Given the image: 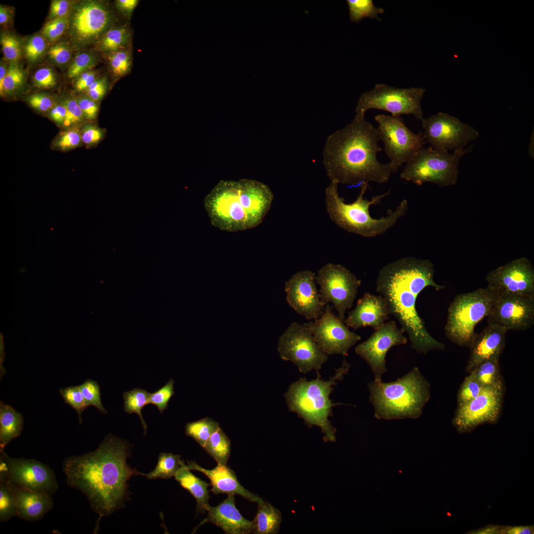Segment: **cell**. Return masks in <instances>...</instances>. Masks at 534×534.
Masks as SVG:
<instances>
[{"mask_svg": "<svg viewBox=\"0 0 534 534\" xmlns=\"http://www.w3.org/2000/svg\"><path fill=\"white\" fill-rule=\"evenodd\" d=\"M96 79L95 72L86 71L76 78L74 85L75 89L79 92L87 90Z\"/></svg>", "mask_w": 534, "mask_h": 534, "instance_id": "57", "label": "cell"}, {"mask_svg": "<svg viewBox=\"0 0 534 534\" xmlns=\"http://www.w3.org/2000/svg\"><path fill=\"white\" fill-rule=\"evenodd\" d=\"M180 486L187 490L196 500L197 513H204L210 507L208 487L210 485L190 472L184 463L174 476Z\"/></svg>", "mask_w": 534, "mask_h": 534, "instance_id": "28", "label": "cell"}, {"mask_svg": "<svg viewBox=\"0 0 534 534\" xmlns=\"http://www.w3.org/2000/svg\"><path fill=\"white\" fill-rule=\"evenodd\" d=\"M79 106L86 119L92 120L96 118L98 111V105L88 96H80L76 98Z\"/></svg>", "mask_w": 534, "mask_h": 534, "instance_id": "56", "label": "cell"}, {"mask_svg": "<svg viewBox=\"0 0 534 534\" xmlns=\"http://www.w3.org/2000/svg\"><path fill=\"white\" fill-rule=\"evenodd\" d=\"M327 304L321 315L312 321L304 323L312 334L321 350L327 355H348L350 348L361 339L351 331Z\"/></svg>", "mask_w": 534, "mask_h": 534, "instance_id": "17", "label": "cell"}, {"mask_svg": "<svg viewBox=\"0 0 534 534\" xmlns=\"http://www.w3.org/2000/svg\"><path fill=\"white\" fill-rule=\"evenodd\" d=\"M347 2L352 22H358L365 18L379 19L378 14L384 11L383 8L375 6L372 0H347Z\"/></svg>", "mask_w": 534, "mask_h": 534, "instance_id": "37", "label": "cell"}, {"mask_svg": "<svg viewBox=\"0 0 534 534\" xmlns=\"http://www.w3.org/2000/svg\"><path fill=\"white\" fill-rule=\"evenodd\" d=\"M187 467L205 474L210 480L211 491L215 494H238L257 504L264 501L258 495L245 489L238 482L235 472L226 465L218 464L214 468L205 469L193 461H187Z\"/></svg>", "mask_w": 534, "mask_h": 534, "instance_id": "26", "label": "cell"}, {"mask_svg": "<svg viewBox=\"0 0 534 534\" xmlns=\"http://www.w3.org/2000/svg\"><path fill=\"white\" fill-rule=\"evenodd\" d=\"M130 445L108 434L95 450L66 457L62 471L67 484L83 492L100 517L121 508L128 494V482L140 473L127 463Z\"/></svg>", "mask_w": 534, "mask_h": 534, "instance_id": "1", "label": "cell"}, {"mask_svg": "<svg viewBox=\"0 0 534 534\" xmlns=\"http://www.w3.org/2000/svg\"><path fill=\"white\" fill-rule=\"evenodd\" d=\"M508 330L500 326L488 324L477 334L469 347L470 354L465 370L470 373L482 362L494 357H500L505 345Z\"/></svg>", "mask_w": 534, "mask_h": 534, "instance_id": "24", "label": "cell"}, {"mask_svg": "<svg viewBox=\"0 0 534 534\" xmlns=\"http://www.w3.org/2000/svg\"><path fill=\"white\" fill-rule=\"evenodd\" d=\"M69 24V16L49 20L42 29V34L49 41H54L60 37Z\"/></svg>", "mask_w": 534, "mask_h": 534, "instance_id": "47", "label": "cell"}, {"mask_svg": "<svg viewBox=\"0 0 534 534\" xmlns=\"http://www.w3.org/2000/svg\"><path fill=\"white\" fill-rule=\"evenodd\" d=\"M138 3L137 0H119L117 1L118 6L126 11L133 10Z\"/></svg>", "mask_w": 534, "mask_h": 534, "instance_id": "62", "label": "cell"}, {"mask_svg": "<svg viewBox=\"0 0 534 534\" xmlns=\"http://www.w3.org/2000/svg\"><path fill=\"white\" fill-rule=\"evenodd\" d=\"M16 516L15 487L5 479L0 478V522H6Z\"/></svg>", "mask_w": 534, "mask_h": 534, "instance_id": "36", "label": "cell"}, {"mask_svg": "<svg viewBox=\"0 0 534 534\" xmlns=\"http://www.w3.org/2000/svg\"><path fill=\"white\" fill-rule=\"evenodd\" d=\"M350 364L344 358L342 365L335 369L328 380L321 379L319 373L314 379L300 378L292 383L284 394L288 410L302 418L308 427L320 428L324 440L336 441V428L329 418L333 415V407L341 403H334L330 396L334 387L341 381L350 370Z\"/></svg>", "mask_w": 534, "mask_h": 534, "instance_id": "6", "label": "cell"}, {"mask_svg": "<svg viewBox=\"0 0 534 534\" xmlns=\"http://www.w3.org/2000/svg\"><path fill=\"white\" fill-rule=\"evenodd\" d=\"M79 386L87 406H93L100 412L103 414L107 413L102 403L100 387L97 382L87 379Z\"/></svg>", "mask_w": 534, "mask_h": 534, "instance_id": "39", "label": "cell"}, {"mask_svg": "<svg viewBox=\"0 0 534 534\" xmlns=\"http://www.w3.org/2000/svg\"><path fill=\"white\" fill-rule=\"evenodd\" d=\"M277 349L282 359L293 363L303 374L312 370L319 373L328 357L310 330L296 322L291 323L280 336Z\"/></svg>", "mask_w": 534, "mask_h": 534, "instance_id": "11", "label": "cell"}, {"mask_svg": "<svg viewBox=\"0 0 534 534\" xmlns=\"http://www.w3.org/2000/svg\"><path fill=\"white\" fill-rule=\"evenodd\" d=\"M421 121L425 142L440 150L449 152L464 149L479 135L473 127L446 113L438 112Z\"/></svg>", "mask_w": 534, "mask_h": 534, "instance_id": "15", "label": "cell"}, {"mask_svg": "<svg viewBox=\"0 0 534 534\" xmlns=\"http://www.w3.org/2000/svg\"><path fill=\"white\" fill-rule=\"evenodd\" d=\"M179 455L161 452L158 456L157 464L154 469L148 474L140 473L149 479H170L175 476L184 463Z\"/></svg>", "mask_w": 534, "mask_h": 534, "instance_id": "33", "label": "cell"}, {"mask_svg": "<svg viewBox=\"0 0 534 534\" xmlns=\"http://www.w3.org/2000/svg\"><path fill=\"white\" fill-rule=\"evenodd\" d=\"M24 78L22 70L13 63L7 69L2 87L0 89V95L10 94L16 90L22 85Z\"/></svg>", "mask_w": 534, "mask_h": 534, "instance_id": "43", "label": "cell"}, {"mask_svg": "<svg viewBox=\"0 0 534 534\" xmlns=\"http://www.w3.org/2000/svg\"><path fill=\"white\" fill-rule=\"evenodd\" d=\"M81 142V131L73 126L61 132L54 139L53 145L58 149L66 151L77 147Z\"/></svg>", "mask_w": 534, "mask_h": 534, "instance_id": "41", "label": "cell"}, {"mask_svg": "<svg viewBox=\"0 0 534 534\" xmlns=\"http://www.w3.org/2000/svg\"><path fill=\"white\" fill-rule=\"evenodd\" d=\"M434 276V265L430 260L406 257L384 266L376 279V291L385 299L390 314L397 319L411 348L420 354L445 349L427 330L416 307L417 298L425 288L431 286L437 291L445 288L435 282Z\"/></svg>", "mask_w": 534, "mask_h": 534, "instance_id": "2", "label": "cell"}, {"mask_svg": "<svg viewBox=\"0 0 534 534\" xmlns=\"http://www.w3.org/2000/svg\"><path fill=\"white\" fill-rule=\"evenodd\" d=\"M503 526L490 525L473 531V534H502Z\"/></svg>", "mask_w": 534, "mask_h": 534, "instance_id": "61", "label": "cell"}, {"mask_svg": "<svg viewBox=\"0 0 534 534\" xmlns=\"http://www.w3.org/2000/svg\"><path fill=\"white\" fill-rule=\"evenodd\" d=\"M0 478L13 486L53 494L58 489L54 471L34 459L12 458L0 452Z\"/></svg>", "mask_w": 534, "mask_h": 534, "instance_id": "13", "label": "cell"}, {"mask_svg": "<svg viewBox=\"0 0 534 534\" xmlns=\"http://www.w3.org/2000/svg\"><path fill=\"white\" fill-rule=\"evenodd\" d=\"M258 510L253 521V534H275L278 533L282 516L280 511L264 500L258 504Z\"/></svg>", "mask_w": 534, "mask_h": 534, "instance_id": "30", "label": "cell"}, {"mask_svg": "<svg viewBox=\"0 0 534 534\" xmlns=\"http://www.w3.org/2000/svg\"><path fill=\"white\" fill-rule=\"evenodd\" d=\"M0 42L5 58L13 63L18 61L21 55V48L16 38L10 34L2 33Z\"/></svg>", "mask_w": 534, "mask_h": 534, "instance_id": "46", "label": "cell"}, {"mask_svg": "<svg viewBox=\"0 0 534 534\" xmlns=\"http://www.w3.org/2000/svg\"><path fill=\"white\" fill-rule=\"evenodd\" d=\"M46 47L44 37L40 35L32 37L24 46V53L29 61L34 62L38 61L44 54Z\"/></svg>", "mask_w": 534, "mask_h": 534, "instance_id": "49", "label": "cell"}, {"mask_svg": "<svg viewBox=\"0 0 534 534\" xmlns=\"http://www.w3.org/2000/svg\"><path fill=\"white\" fill-rule=\"evenodd\" d=\"M368 387L379 419L417 418L430 397V385L417 367L395 381L374 380Z\"/></svg>", "mask_w": 534, "mask_h": 534, "instance_id": "7", "label": "cell"}, {"mask_svg": "<svg viewBox=\"0 0 534 534\" xmlns=\"http://www.w3.org/2000/svg\"><path fill=\"white\" fill-rule=\"evenodd\" d=\"M499 358L494 357L486 360L470 373L484 387L505 386L500 371Z\"/></svg>", "mask_w": 534, "mask_h": 534, "instance_id": "31", "label": "cell"}, {"mask_svg": "<svg viewBox=\"0 0 534 534\" xmlns=\"http://www.w3.org/2000/svg\"><path fill=\"white\" fill-rule=\"evenodd\" d=\"M24 423L23 415L11 405L0 403V452L13 439L21 434Z\"/></svg>", "mask_w": 534, "mask_h": 534, "instance_id": "29", "label": "cell"}, {"mask_svg": "<svg viewBox=\"0 0 534 534\" xmlns=\"http://www.w3.org/2000/svg\"><path fill=\"white\" fill-rule=\"evenodd\" d=\"M505 386H485L475 398L457 405L452 424L459 433H470L485 423L495 424L500 416Z\"/></svg>", "mask_w": 534, "mask_h": 534, "instance_id": "16", "label": "cell"}, {"mask_svg": "<svg viewBox=\"0 0 534 534\" xmlns=\"http://www.w3.org/2000/svg\"><path fill=\"white\" fill-rule=\"evenodd\" d=\"M203 448L218 464L226 465L230 453V441L220 427L211 436Z\"/></svg>", "mask_w": 534, "mask_h": 534, "instance_id": "32", "label": "cell"}, {"mask_svg": "<svg viewBox=\"0 0 534 534\" xmlns=\"http://www.w3.org/2000/svg\"><path fill=\"white\" fill-rule=\"evenodd\" d=\"M66 108V116L63 126L70 128L83 122L85 118L78 103L77 98L68 97L61 101Z\"/></svg>", "mask_w": 534, "mask_h": 534, "instance_id": "48", "label": "cell"}, {"mask_svg": "<svg viewBox=\"0 0 534 534\" xmlns=\"http://www.w3.org/2000/svg\"><path fill=\"white\" fill-rule=\"evenodd\" d=\"M488 324L509 330H525L534 324V295L498 292L487 316Z\"/></svg>", "mask_w": 534, "mask_h": 534, "instance_id": "19", "label": "cell"}, {"mask_svg": "<svg viewBox=\"0 0 534 534\" xmlns=\"http://www.w3.org/2000/svg\"><path fill=\"white\" fill-rule=\"evenodd\" d=\"M65 402L74 409L78 414L80 424L82 423V414L87 408L79 386H69L59 390Z\"/></svg>", "mask_w": 534, "mask_h": 534, "instance_id": "40", "label": "cell"}, {"mask_svg": "<svg viewBox=\"0 0 534 534\" xmlns=\"http://www.w3.org/2000/svg\"><path fill=\"white\" fill-rule=\"evenodd\" d=\"M470 148L452 153L430 146L419 150L406 163L400 177L416 185L429 182L441 187L456 184L460 159Z\"/></svg>", "mask_w": 534, "mask_h": 534, "instance_id": "9", "label": "cell"}, {"mask_svg": "<svg viewBox=\"0 0 534 534\" xmlns=\"http://www.w3.org/2000/svg\"><path fill=\"white\" fill-rule=\"evenodd\" d=\"M484 387L474 375L469 373L465 378L458 390L457 395V405L467 403L477 397L481 393Z\"/></svg>", "mask_w": 534, "mask_h": 534, "instance_id": "38", "label": "cell"}, {"mask_svg": "<svg viewBox=\"0 0 534 534\" xmlns=\"http://www.w3.org/2000/svg\"><path fill=\"white\" fill-rule=\"evenodd\" d=\"M316 274L306 269L293 275L285 283L286 299L299 314L311 320L318 318L325 306L315 284Z\"/></svg>", "mask_w": 534, "mask_h": 534, "instance_id": "21", "label": "cell"}, {"mask_svg": "<svg viewBox=\"0 0 534 534\" xmlns=\"http://www.w3.org/2000/svg\"><path fill=\"white\" fill-rule=\"evenodd\" d=\"M374 119L384 151L390 163L397 168L406 163L425 143L422 133L415 134L400 116L377 115Z\"/></svg>", "mask_w": 534, "mask_h": 534, "instance_id": "14", "label": "cell"}, {"mask_svg": "<svg viewBox=\"0 0 534 534\" xmlns=\"http://www.w3.org/2000/svg\"><path fill=\"white\" fill-rule=\"evenodd\" d=\"M17 516L28 521L41 519L53 506L52 494L15 487Z\"/></svg>", "mask_w": 534, "mask_h": 534, "instance_id": "27", "label": "cell"}, {"mask_svg": "<svg viewBox=\"0 0 534 534\" xmlns=\"http://www.w3.org/2000/svg\"><path fill=\"white\" fill-rule=\"evenodd\" d=\"M220 427L219 424L206 417L188 423L185 427L186 435L192 438L202 447L211 436Z\"/></svg>", "mask_w": 534, "mask_h": 534, "instance_id": "35", "label": "cell"}, {"mask_svg": "<svg viewBox=\"0 0 534 534\" xmlns=\"http://www.w3.org/2000/svg\"><path fill=\"white\" fill-rule=\"evenodd\" d=\"M106 86L93 90H87V95L94 101L100 100L105 94Z\"/></svg>", "mask_w": 534, "mask_h": 534, "instance_id": "60", "label": "cell"}, {"mask_svg": "<svg viewBox=\"0 0 534 534\" xmlns=\"http://www.w3.org/2000/svg\"><path fill=\"white\" fill-rule=\"evenodd\" d=\"M35 85L40 88L50 89L56 85V79L51 69L47 67L38 70L34 75Z\"/></svg>", "mask_w": 534, "mask_h": 534, "instance_id": "53", "label": "cell"}, {"mask_svg": "<svg viewBox=\"0 0 534 534\" xmlns=\"http://www.w3.org/2000/svg\"><path fill=\"white\" fill-rule=\"evenodd\" d=\"M323 304L332 303L339 318L344 321L346 311L353 306L361 281L340 264L329 263L320 268L315 276Z\"/></svg>", "mask_w": 534, "mask_h": 534, "instance_id": "12", "label": "cell"}, {"mask_svg": "<svg viewBox=\"0 0 534 534\" xmlns=\"http://www.w3.org/2000/svg\"><path fill=\"white\" fill-rule=\"evenodd\" d=\"M109 61L113 72L117 75H123L129 69L130 57L128 52L126 51H115L110 56Z\"/></svg>", "mask_w": 534, "mask_h": 534, "instance_id": "50", "label": "cell"}, {"mask_svg": "<svg viewBox=\"0 0 534 534\" xmlns=\"http://www.w3.org/2000/svg\"><path fill=\"white\" fill-rule=\"evenodd\" d=\"M365 113H356L353 121L330 135L325 144L323 163L331 180L350 187L363 182L384 183L399 169L390 162L377 160L382 150L377 128L365 120Z\"/></svg>", "mask_w": 534, "mask_h": 534, "instance_id": "3", "label": "cell"}, {"mask_svg": "<svg viewBox=\"0 0 534 534\" xmlns=\"http://www.w3.org/2000/svg\"><path fill=\"white\" fill-rule=\"evenodd\" d=\"M11 12L9 8L0 5V24L3 25L9 22L11 18Z\"/></svg>", "mask_w": 534, "mask_h": 534, "instance_id": "63", "label": "cell"}, {"mask_svg": "<svg viewBox=\"0 0 534 534\" xmlns=\"http://www.w3.org/2000/svg\"><path fill=\"white\" fill-rule=\"evenodd\" d=\"M404 332L401 328L397 326L395 321L391 320L375 330L366 340L356 347V353L370 366L374 373V380H381L383 374L387 371L386 356L390 349L407 342Z\"/></svg>", "mask_w": 534, "mask_h": 534, "instance_id": "20", "label": "cell"}, {"mask_svg": "<svg viewBox=\"0 0 534 534\" xmlns=\"http://www.w3.org/2000/svg\"><path fill=\"white\" fill-rule=\"evenodd\" d=\"M96 63L95 57L88 52L77 54L68 68L67 76L69 79L77 78L81 74L89 71Z\"/></svg>", "mask_w": 534, "mask_h": 534, "instance_id": "42", "label": "cell"}, {"mask_svg": "<svg viewBox=\"0 0 534 534\" xmlns=\"http://www.w3.org/2000/svg\"><path fill=\"white\" fill-rule=\"evenodd\" d=\"M533 532L534 528L532 526H503L502 534H533Z\"/></svg>", "mask_w": 534, "mask_h": 534, "instance_id": "59", "label": "cell"}, {"mask_svg": "<svg viewBox=\"0 0 534 534\" xmlns=\"http://www.w3.org/2000/svg\"><path fill=\"white\" fill-rule=\"evenodd\" d=\"M497 295V291L488 286L457 295L448 309L445 326L447 339L469 348L476 335L475 326L489 315Z\"/></svg>", "mask_w": 534, "mask_h": 534, "instance_id": "8", "label": "cell"}, {"mask_svg": "<svg viewBox=\"0 0 534 534\" xmlns=\"http://www.w3.org/2000/svg\"><path fill=\"white\" fill-rule=\"evenodd\" d=\"M149 395L150 393L140 388H134L123 394L125 411L129 414L135 413L138 415L144 434L147 431V425L143 418L142 410L149 404Z\"/></svg>", "mask_w": 534, "mask_h": 534, "instance_id": "34", "label": "cell"}, {"mask_svg": "<svg viewBox=\"0 0 534 534\" xmlns=\"http://www.w3.org/2000/svg\"><path fill=\"white\" fill-rule=\"evenodd\" d=\"M72 5L69 0H52L50 4L49 12L48 18L49 20L69 16Z\"/></svg>", "mask_w": 534, "mask_h": 534, "instance_id": "54", "label": "cell"}, {"mask_svg": "<svg viewBox=\"0 0 534 534\" xmlns=\"http://www.w3.org/2000/svg\"><path fill=\"white\" fill-rule=\"evenodd\" d=\"M127 38V30L124 28H117L108 31L103 37L100 47L103 50L116 51L125 43Z\"/></svg>", "mask_w": 534, "mask_h": 534, "instance_id": "44", "label": "cell"}, {"mask_svg": "<svg viewBox=\"0 0 534 534\" xmlns=\"http://www.w3.org/2000/svg\"><path fill=\"white\" fill-rule=\"evenodd\" d=\"M110 22V13L101 3L78 2L72 5L69 16L68 36L75 45H83L101 35Z\"/></svg>", "mask_w": 534, "mask_h": 534, "instance_id": "18", "label": "cell"}, {"mask_svg": "<svg viewBox=\"0 0 534 534\" xmlns=\"http://www.w3.org/2000/svg\"><path fill=\"white\" fill-rule=\"evenodd\" d=\"M27 101L32 107L43 113L49 112L56 105L50 96L44 93L32 94L28 97Z\"/></svg>", "mask_w": 534, "mask_h": 534, "instance_id": "52", "label": "cell"}, {"mask_svg": "<svg viewBox=\"0 0 534 534\" xmlns=\"http://www.w3.org/2000/svg\"><path fill=\"white\" fill-rule=\"evenodd\" d=\"M338 186V182L331 181L325 189L326 210L331 220L349 232L364 237L379 236L393 227L408 210V201L403 199L394 211L388 210L386 217L374 219L370 215L369 207L380 204L382 200L390 194V190L368 200L364 198L369 187L368 183L363 182L360 185V192L356 200L352 203H346L339 195Z\"/></svg>", "mask_w": 534, "mask_h": 534, "instance_id": "5", "label": "cell"}, {"mask_svg": "<svg viewBox=\"0 0 534 534\" xmlns=\"http://www.w3.org/2000/svg\"><path fill=\"white\" fill-rule=\"evenodd\" d=\"M81 134L82 142L86 145H92L101 139L103 133L96 126L87 125L81 131Z\"/></svg>", "mask_w": 534, "mask_h": 534, "instance_id": "55", "label": "cell"}, {"mask_svg": "<svg viewBox=\"0 0 534 534\" xmlns=\"http://www.w3.org/2000/svg\"><path fill=\"white\" fill-rule=\"evenodd\" d=\"M7 69L3 62H0V89L2 87L4 79L5 77Z\"/></svg>", "mask_w": 534, "mask_h": 534, "instance_id": "64", "label": "cell"}, {"mask_svg": "<svg viewBox=\"0 0 534 534\" xmlns=\"http://www.w3.org/2000/svg\"><path fill=\"white\" fill-rule=\"evenodd\" d=\"M174 381L170 379L162 387L153 393H150L149 404L155 405L162 413L168 408V403L174 395Z\"/></svg>", "mask_w": 534, "mask_h": 534, "instance_id": "45", "label": "cell"}, {"mask_svg": "<svg viewBox=\"0 0 534 534\" xmlns=\"http://www.w3.org/2000/svg\"><path fill=\"white\" fill-rule=\"evenodd\" d=\"M49 58L55 63L64 65L67 63L71 58V50L69 46L64 43H58L51 46L48 51Z\"/></svg>", "mask_w": 534, "mask_h": 534, "instance_id": "51", "label": "cell"}, {"mask_svg": "<svg viewBox=\"0 0 534 534\" xmlns=\"http://www.w3.org/2000/svg\"><path fill=\"white\" fill-rule=\"evenodd\" d=\"M486 279L488 286L498 292L534 295V268L526 257L491 270Z\"/></svg>", "mask_w": 534, "mask_h": 534, "instance_id": "22", "label": "cell"}, {"mask_svg": "<svg viewBox=\"0 0 534 534\" xmlns=\"http://www.w3.org/2000/svg\"><path fill=\"white\" fill-rule=\"evenodd\" d=\"M273 199L271 190L262 182L246 178L222 180L206 196L204 207L213 226L236 232L259 225Z\"/></svg>", "mask_w": 534, "mask_h": 534, "instance_id": "4", "label": "cell"}, {"mask_svg": "<svg viewBox=\"0 0 534 534\" xmlns=\"http://www.w3.org/2000/svg\"><path fill=\"white\" fill-rule=\"evenodd\" d=\"M389 314L387 302L382 296L365 292L358 300L355 308L348 312L344 323L354 330L366 326L376 330L389 318Z\"/></svg>", "mask_w": 534, "mask_h": 534, "instance_id": "23", "label": "cell"}, {"mask_svg": "<svg viewBox=\"0 0 534 534\" xmlns=\"http://www.w3.org/2000/svg\"><path fill=\"white\" fill-rule=\"evenodd\" d=\"M425 91L421 88L400 89L376 84L372 89L361 95L356 112L365 113L375 109L386 111L394 116L411 115L421 120L423 118L421 101Z\"/></svg>", "mask_w": 534, "mask_h": 534, "instance_id": "10", "label": "cell"}, {"mask_svg": "<svg viewBox=\"0 0 534 534\" xmlns=\"http://www.w3.org/2000/svg\"><path fill=\"white\" fill-rule=\"evenodd\" d=\"M207 517L200 524L210 522L228 534L253 533V521L245 519L235 506L234 494H228L218 505L210 506Z\"/></svg>", "mask_w": 534, "mask_h": 534, "instance_id": "25", "label": "cell"}, {"mask_svg": "<svg viewBox=\"0 0 534 534\" xmlns=\"http://www.w3.org/2000/svg\"><path fill=\"white\" fill-rule=\"evenodd\" d=\"M50 118L58 125H63L66 116V108L61 102L56 104L49 112Z\"/></svg>", "mask_w": 534, "mask_h": 534, "instance_id": "58", "label": "cell"}]
</instances>
